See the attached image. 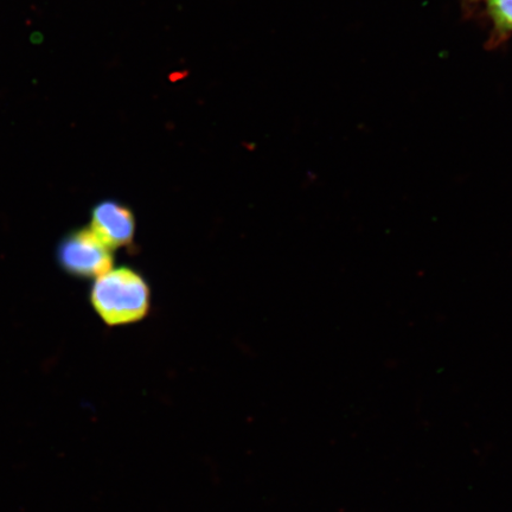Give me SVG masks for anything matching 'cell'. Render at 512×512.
Instances as JSON below:
<instances>
[{
  "instance_id": "1",
  "label": "cell",
  "mask_w": 512,
  "mask_h": 512,
  "mask_svg": "<svg viewBox=\"0 0 512 512\" xmlns=\"http://www.w3.org/2000/svg\"><path fill=\"white\" fill-rule=\"evenodd\" d=\"M91 300L106 324L126 325L139 322L147 315L151 293L142 275L132 268L119 267L96 278Z\"/></svg>"
},
{
  "instance_id": "2",
  "label": "cell",
  "mask_w": 512,
  "mask_h": 512,
  "mask_svg": "<svg viewBox=\"0 0 512 512\" xmlns=\"http://www.w3.org/2000/svg\"><path fill=\"white\" fill-rule=\"evenodd\" d=\"M61 265L78 277H100L113 265L111 248L92 229H81L69 235L59 249Z\"/></svg>"
},
{
  "instance_id": "3",
  "label": "cell",
  "mask_w": 512,
  "mask_h": 512,
  "mask_svg": "<svg viewBox=\"0 0 512 512\" xmlns=\"http://www.w3.org/2000/svg\"><path fill=\"white\" fill-rule=\"evenodd\" d=\"M92 230L106 246H130L136 232L132 211L123 204L106 201L96 206L92 214Z\"/></svg>"
},
{
  "instance_id": "4",
  "label": "cell",
  "mask_w": 512,
  "mask_h": 512,
  "mask_svg": "<svg viewBox=\"0 0 512 512\" xmlns=\"http://www.w3.org/2000/svg\"><path fill=\"white\" fill-rule=\"evenodd\" d=\"M486 5L496 28L512 31V0H486Z\"/></svg>"
}]
</instances>
